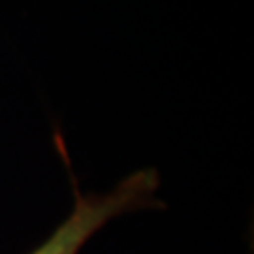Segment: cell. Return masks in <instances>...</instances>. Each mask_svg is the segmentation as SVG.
<instances>
[{
  "mask_svg": "<svg viewBox=\"0 0 254 254\" xmlns=\"http://www.w3.org/2000/svg\"><path fill=\"white\" fill-rule=\"evenodd\" d=\"M72 185L73 207L70 215L28 254H79L85 243L109 220L141 209L166 207L156 198L158 175L153 170L130 175L108 194H81L73 177Z\"/></svg>",
  "mask_w": 254,
  "mask_h": 254,
  "instance_id": "cell-1",
  "label": "cell"
}]
</instances>
